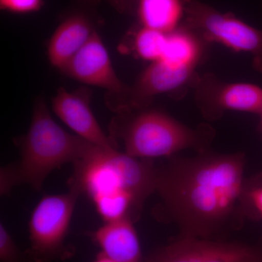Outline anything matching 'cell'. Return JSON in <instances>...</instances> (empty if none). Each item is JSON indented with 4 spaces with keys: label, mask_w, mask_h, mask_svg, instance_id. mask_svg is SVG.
Masks as SVG:
<instances>
[{
    "label": "cell",
    "mask_w": 262,
    "mask_h": 262,
    "mask_svg": "<svg viewBox=\"0 0 262 262\" xmlns=\"http://www.w3.org/2000/svg\"><path fill=\"white\" fill-rule=\"evenodd\" d=\"M73 165L69 187L90 198L104 223L124 219L136 223L155 193L154 160L95 146Z\"/></svg>",
    "instance_id": "cell-2"
},
{
    "label": "cell",
    "mask_w": 262,
    "mask_h": 262,
    "mask_svg": "<svg viewBox=\"0 0 262 262\" xmlns=\"http://www.w3.org/2000/svg\"><path fill=\"white\" fill-rule=\"evenodd\" d=\"M244 203L247 216L262 219V174L246 181Z\"/></svg>",
    "instance_id": "cell-17"
},
{
    "label": "cell",
    "mask_w": 262,
    "mask_h": 262,
    "mask_svg": "<svg viewBox=\"0 0 262 262\" xmlns=\"http://www.w3.org/2000/svg\"><path fill=\"white\" fill-rule=\"evenodd\" d=\"M182 24L207 42L224 45L235 52L250 53L255 70L262 74V30L232 13H222L199 0H184Z\"/></svg>",
    "instance_id": "cell-6"
},
{
    "label": "cell",
    "mask_w": 262,
    "mask_h": 262,
    "mask_svg": "<svg viewBox=\"0 0 262 262\" xmlns=\"http://www.w3.org/2000/svg\"><path fill=\"white\" fill-rule=\"evenodd\" d=\"M198 75L196 67H181L163 61L152 62L129 85L125 94L106 98V104L117 114L148 108L158 95L183 96L192 89Z\"/></svg>",
    "instance_id": "cell-7"
},
{
    "label": "cell",
    "mask_w": 262,
    "mask_h": 262,
    "mask_svg": "<svg viewBox=\"0 0 262 262\" xmlns=\"http://www.w3.org/2000/svg\"><path fill=\"white\" fill-rule=\"evenodd\" d=\"M144 262H262V235L253 244L177 236Z\"/></svg>",
    "instance_id": "cell-8"
},
{
    "label": "cell",
    "mask_w": 262,
    "mask_h": 262,
    "mask_svg": "<svg viewBox=\"0 0 262 262\" xmlns=\"http://www.w3.org/2000/svg\"><path fill=\"white\" fill-rule=\"evenodd\" d=\"M209 44L182 24L179 28L167 34L166 44L160 61L198 68L206 58Z\"/></svg>",
    "instance_id": "cell-14"
},
{
    "label": "cell",
    "mask_w": 262,
    "mask_h": 262,
    "mask_svg": "<svg viewBox=\"0 0 262 262\" xmlns=\"http://www.w3.org/2000/svg\"><path fill=\"white\" fill-rule=\"evenodd\" d=\"M133 37V48L139 58L151 63L161 60L166 44V33L139 25Z\"/></svg>",
    "instance_id": "cell-16"
},
{
    "label": "cell",
    "mask_w": 262,
    "mask_h": 262,
    "mask_svg": "<svg viewBox=\"0 0 262 262\" xmlns=\"http://www.w3.org/2000/svg\"><path fill=\"white\" fill-rule=\"evenodd\" d=\"M45 0H0V9L13 14H29L39 11Z\"/></svg>",
    "instance_id": "cell-19"
},
{
    "label": "cell",
    "mask_w": 262,
    "mask_h": 262,
    "mask_svg": "<svg viewBox=\"0 0 262 262\" xmlns=\"http://www.w3.org/2000/svg\"><path fill=\"white\" fill-rule=\"evenodd\" d=\"M246 155L208 149L192 156L175 155L156 165L153 215L179 229L178 237L225 239L241 229L244 203Z\"/></svg>",
    "instance_id": "cell-1"
},
{
    "label": "cell",
    "mask_w": 262,
    "mask_h": 262,
    "mask_svg": "<svg viewBox=\"0 0 262 262\" xmlns=\"http://www.w3.org/2000/svg\"><path fill=\"white\" fill-rule=\"evenodd\" d=\"M110 136L123 144L124 152L141 159L166 158L184 150L210 149L215 136L209 124L195 127L184 125L155 108L117 114L110 125Z\"/></svg>",
    "instance_id": "cell-4"
},
{
    "label": "cell",
    "mask_w": 262,
    "mask_h": 262,
    "mask_svg": "<svg viewBox=\"0 0 262 262\" xmlns=\"http://www.w3.org/2000/svg\"><path fill=\"white\" fill-rule=\"evenodd\" d=\"M184 14V0H139L136 10L139 25L166 34L182 25Z\"/></svg>",
    "instance_id": "cell-15"
},
{
    "label": "cell",
    "mask_w": 262,
    "mask_h": 262,
    "mask_svg": "<svg viewBox=\"0 0 262 262\" xmlns=\"http://www.w3.org/2000/svg\"><path fill=\"white\" fill-rule=\"evenodd\" d=\"M91 93L88 89L70 92L61 87L52 99V108L76 135L100 147L117 149V141L102 130L93 113Z\"/></svg>",
    "instance_id": "cell-12"
},
{
    "label": "cell",
    "mask_w": 262,
    "mask_h": 262,
    "mask_svg": "<svg viewBox=\"0 0 262 262\" xmlns=\"http://www.w3.org/2000/svg\"><path fill=\"white\" fill-rule=\"evenodd\" d=\"M196 107L208 121L220 120L229 111L259 115L262 89L244 82H228L210 72L198 75L192 88Z\"/></svg>",
    "instance_id": "cell-9"
},
{
    "label": "cell",
    "mask_w": 262,
    "mask_h": 262,
    "mask_svg": "<svg viewBox=\"0 0 262 262\" xmlns=\"http://www.w3.org/2000/svg\"><path fill=\"white\" fill-rule=\"evenodd\" d=\"M61 72L82 83L106 90V98L122 96L129 88L117 76L98 30Z\"/></svg>",
    "instance_id": "cell-11"
},
{
    "label": "cell",
    "mask_w": 262,
    "mask_h": 262,
    "mask_svg": "<svg viewBox=\"0 0 262 262\" xmlns=\"http://www.w3.org/2000/svg\"><path fill=\"white\" fill-rule=\"evenodd\" d=\"M139 0H106L112 6L122 14L135 15Z\"/></svg>",
    "instance_id": "cell-20"
},
{
    "label": "cell",
    "mask_w": 262,
    "mask_h": 262,
    "mask_svg": "<svg viewBox=\"0 0 262 262\" xmlns=\"http://www.w3.org/2000/svg\"><path fill=\"white\" fill-rule=\"evenodd\" d=\"M93 262H116L113 261V259L105 256L103 253L100 252L98 253V256H96V259Z\"/></svg>",
    "instance_id": "cell-21"
},
{
    "label": "cell",
    "mask_w": 262,
    "mask_h": 262,
    "mask_svg": "<svg viewBox=\"0 0 262 262\" xmlns=\"http://www.w3.org/2000/svg\"><path fill=\"white\" fill-rule=\"evenodd\" d=\"M260 116V121H259V129L261 131L262 133V110L261 111V113L259 114Z\"/></svg>",
    "instance_id": "cell-22"
},
{
    "label": "cell",
    "mask_w": 262,
    "mask_h": 262,
    "mask_svg": "<svg viewBox=\"0 0 262 262\" xmlns=\"http://www.w3.org/2000/svg\"><path fill=\"white\" fill-rule=\"evenodd\" d=\"M100 2L75 0L62 18L48 46V60L55 68L61 71L102 24L98 14Z\"/></svg>",
    "instance_id": "cell-10"
},
{
    "label": "cell",
    "mask_w": 262,
    "mask_h": 262,
    "mask_svg": "<svg viewBox=\"0 0 262 262\" xmlns=\"http://www.w3.org/2000/svg\"><path fill=\"white\" fill-rule=\"evenodd\" d=\"M80 193L43 196L29 222V246L24 251L25 262L63 261L73 257L75 247L66 243L72 215Z\"/></svg>",
    "instance_id": "cell-5"
},
{
    "label": "cell",
    "mask_w": 262,
    "mask_h": 262,
    "mask_svg": "<svg viewBox=\"0 0 262 262\" xmlns=\"http://www.w3.org/2000/svg\"><path fill=\"white\" fill-rule=\"evenodd\" d=\"M0 261L25 262L24 252L19 249L11 234L3 223L0 224Z\"/></svg>",
    "instance_id": "cell-18"
},
{
    "label": "cell",
    "mask_w": 262,
    "mask_h": 262,
    "mask_svg": "<svg viewBox=\"0 0 262 262\" xmlns=\"http://www.w3.org/2000/svg\"><path fill=\"white\" fill-rule=\"evenodd\" d=\"M14 143L20 158L0 170L1 196L9 195L13 187L23 184L40 192L52 171L82 159L96 146L63 130L42 98L34 103L28 132L15 139Z\"/></svg>",
    "instance_id": "cell-3"
},
{
    "label": "cell",
    "mask_w": 262,
    "mask_h": 262,
    "mask_svg": "<svg viewBox=\"0 0 262 262\" xmlns=\"http://www.w3.org/2000/svg\"><path fill=\"white\" fill-rule=\"evenodd\" d=\"M134 222L129 219L106 222L87 232L101 252L116 262H144Z\"/></svg>",
    "instance_id": "cell-13"
}]
</instances>
